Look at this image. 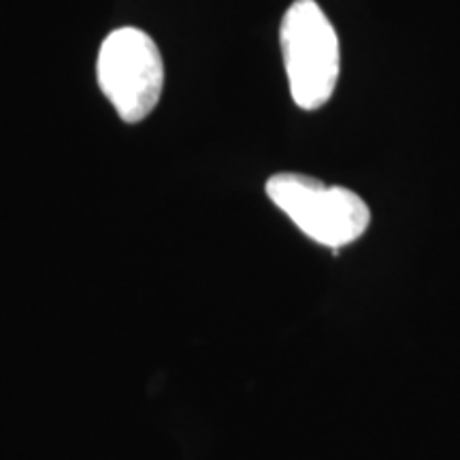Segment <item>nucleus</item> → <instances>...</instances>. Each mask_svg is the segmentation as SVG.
<instances>
[{
  "mask_svg": "<svg viewBox=\"0 0 460 460\" xmlns=\"http://www.w3.org/2000/svg\"><path fill=\"white\" fill-rule=\"evenodd\" d=\"M96 75L102 94L124 122H141L154 111L164 88L158 45L139 28H118L102 41Z\"/></svg>",
  "mask_w": 460,
  "mask_h": 460,
  "instance_id": "7ed1b4c3",
  "label": "nucleus"
},
{
  "mask_svg": "<svg viewBox=\"0 0 460 460\" xmlns=\"http://www.w3.org/2000/svg\"><path fill=\"white\" fill-rule=\"evenodd\" d=\"M279 43L292 101L305 111L326 105L341 73V49L320 4L295 0L281 20Z\"/></svg>",
  "mask_w": 460,
  "mask_h": 460,
  "instance_id": "f257e3e1",
  "label": "nucleus"
},
{
  "mask_svg": "<svg viewBox=\"0 0 460 460\" xmlns=\"http://www.w3.org/2000/svg\"><path fill=\"white\" fill-rule=\"evenodd\" d=\"M267 194L298 230L332 250L354 243L369 228V207L348 188L326 186L298 172H279L267 181Z\"/></svg>",
  "mask_w": 460,
  "mask_h": 460,
  "instance_id": "f03ea898",
  "label": "nucleus"
}]
</instances>
